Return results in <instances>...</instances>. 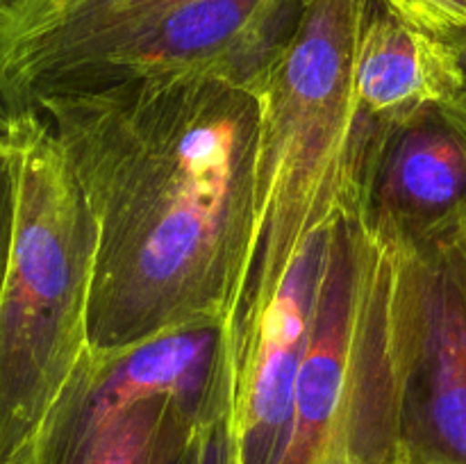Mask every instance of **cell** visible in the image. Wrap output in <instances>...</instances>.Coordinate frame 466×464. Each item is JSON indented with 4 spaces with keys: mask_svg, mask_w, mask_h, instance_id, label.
Masks as SVG:
<instances>
[{
    "mask_svg": "<svg viewBox=\"0 0 466 464\" xmlns=\"http://www.w3.org/2000/svg\"><path fill=\"white\" fill-rule=\"evenodd\" d=\"M96 223L91 355L226 328L253 230V82L155 77L36 100Z\"/></svg>",
    "mask_w": 466,
    "mask_h": 464,
    "instance_id": "obj_1",
    "label": "cell"
},
{
    "mask_svg": "<svg viewBox=\"0 0 466 464\" xmlns=\"http://www.w3.org/2000/svg\"><path fill=\"white\" fill-rule=\"evenodd\" d=\"M364 12L367 0H300L294 30L253 80L259 100L255 212L223 328L228 355L309 241L364 209L371 130L355 98Z\"/></svg>",
    "mask_w": 466,
    "mask_h": 464,
    "instance_id": "obj_2",
    "label": "cell"
},
{
    "mask_svg": "<svg viewBox=\"0 0 466 464\" xmlns=\"http://www.w3.org/2000/svg\"><path fill=\"white\" fill-rule=\"evenodd\" d=\"M423 253L364 209L328 230L280 464H405Z\"/></svg>",
    "mask_w": 466,
    "mask_h": 464,
    "instance_id": "obj_3",
    "label": "cell"
},
{
    "mask_svg": "<svg viewBox=\"0 0 466 464\" xmlns=\"http://www.w3.org/2000/svg\"><path fill=\"white\" fill-rule=\"evenodd\" d=\"M18 139L14 239L0 289V464H23L91 358L96 223L50 123Z\"/></svg>",
    "mask_w": 466,
    "mask_h": 464,
    "instance_id": "obj_4",
    "label": "cell"
},
{
    "mask_svg": "<svg viewBox=\"0 0 466 464\" xmlns=\"http://www.w3.org/2000/svg\"><path fill=\"white\" fill-rule=\"evenodd\" d=\"M300 0H191L50 77L39 94L96 89L155 77L253 82L278 53Z\"/></svg>",
    "mask_w": 466,
    "mask_h": 464,
    "instance_id": "obj_5",
    "label": "cell"
},
{
    "mask_svg": "<svg viewBox=\"0 0 466 464\" xmlns=\"http://www.w3.org/2000/svg\"><path fill=\"white\" fill-rule=\"evenodd\" d=\"M326 235L294 259L244 341L228 358L230 464H280L294 412V389L312 330Z\"/></svg>",
    "mask_w": 466,
    "mask_h": 464,
    "instance_id": "obj_6",
    "label": "cell"
},
{
    "mask_svg": "<svg viewBox=\"0 0 466 464\" xmlns=\"http://www.w3.org/2000/svg\"><path fill=\"white\" fill-rule=\"evenodd\" d=\"M364 212L419 250L466 235V103L371 136Z\"/></svg>",
    "mask_w": 466,
    "mask_h": 464,
    "instance_id": "obj_7",
    "label": "cell"
},
{
    "mask_svg": "<svg viewBox=\"0 0 466 464\" xmlns=\"http://www.w3.org/2000/svg\"><path fill=\"white\" fill-rule=\"evenodd\" d=\"M423 253L405 464H466V277L453 244Z\"/></svg>",
    "mask_w": 466,
    "mask_h": 464,
    "instance_id": "obj_8",
    "label": "cell"
},
{
    "mask_svg": "<svg viewBox=\"0 0 466 464\" xmlns=\"http://www.w3.org/2000/svg\"><path fill=\"white\" fill-rule=\"evenodd\" d=\"M355 98L371 136L432 107L466 103V64L449 39L367 0L355 53Z\"/></svg>",
    "mask_w": 466,
    "mask_h": 464,
    "instance_id": "obj_9",
    "label": "cell"
},
{
    "mask_svg": "<svg viewBox=\"0 0 466 464\" xmlns=\"http://www.w3.org/2000/svg\"><path fill=\"white\" fill-rule=\"evenodd\" d=\"M191 0H35L0 35V86L16 112H30L41 86Z\"/></svg>",
    "mask_w": 466,
    "mask_h": 464,
    "instance_id": "obj_10",
    "label": "cell"
},
{
    "mask_svg": "<svg viewBox=\"0 0 466 464\" xmlns=\"http://www.w3.org/2000/svg\"><path fill=\"white\" fill-rule=\"evenodd\" d=\"M209 412L177 398L146 400L96 432L80 464H171L189 449Z\"/></svg>",
    "mask_w": 466,
    "mask_h": 464,
    "instance_id": "obj_11",
    "label": "cell"
},
{
    "mask_svg": "<svg viewBox=\"0 0 466 464\" xmlns=\"http://www.w3.org/2000/svg\"><path fill=\"white\" fill-rule=\"evenodd\" d=\"M403 21L449 39L460 48L466 36V0H380Z\"/></svg>",
    "mask_w": 466,
    "mask_h": 464,
    "instance_id": "obj_12",
    "label": "cell"
},
{
    "mask_svg": "<svg viewBox=\"0 0 466 464\" xmlns=\"http://www.w3.org/2000/svg\"><path fill=\"white\" fill-rule=\"evenodd\" d=\"M18 191V139H0V289L7 273L14 239Z\"/></svg>",
    "mask_w": 466,
    "mask_h": 464,
    "instance_id": "obj_13",
    "label": "cell"
},
{
    "mask_svg": "<svg viewBox=\"0 0 466 464\" xmlns=\"http://www.w3.org/2000/svg\"><path fill=\"white\" fill-rule=\"evenodd\" d=\"M228 389L226 396L200 421L191 441V464H230L228 450Z\"/></svg>",
    "mask_w": 466,
    "mask_h": 464,
    "instance_id": "obj_14",
    "label": "cell"
},
{
    "mask_svg": "<svg viewBox=\"0 0 466 464\" xmlns=\"http://www.w3.org/2000/svg\"><path fill=\"white\" fill-rule=\"evenodd\" d=\"M30 112H16V109L12 107V103L7 100V96H5L3 86H0V139H14Z\"/></svg>",
    "mask_w": 466,
    "mask_h": 464,
    "instance_id": "obj_15",
    "label": "cell"
},
{
    "mask_svg": "<svg viewBox=\"0 0 466 464\" xmlns=\"http://www.w3.org/2000/svg\"><path fill=\"white\" fill-rule=\"evenodd\" d=\"M30 3H35V0H0V35L12 25L14 18Z\"/></svg>",
    "mask_w": 466,
    "mask_h": 464,
    "instance_id": "obj_16",
    "label": "cell"
},
{
    "mask_svg": "<svg viewBox=\"0 0 466 464\" xmlns=\"http://www.w3.org/2000/svg\"><path fill=\"white\" fill-rule=\"evenodd\" d=\"M451 244L455 246V253H458L460 264H462V271H464V277H466V235L460 237L458 241H451Z\"/></svg>",
    "mask_w": 466,
    "mask_h": 464,
    "instance_id": "obj_17",
    "label": "cell"
},
{
    "mask_svg": "<svg viewBox=\"0 0 466 464\" xmlns=\"http://www.w3.org/2000/svg\"><path fill=\"white\" fill-rule=\"evenodd\" d=\"M191 441H194V439H191ZM171 464H191V444H189V449H187L185 453L180 455V458H177V459H173Z\"/></svg>",
    "mask_w": 466,
    "mask_h": 464,
    "instance_id": "obj_18",
    "label": "cell"
},
{
    "mask_svg": "<svg viewBox=\"0 0 466 464\" xmlns=\"http://www.w3.org/2000/svg\"><path fill=\"white\" fill-rule=\"evenodd\" d=\"M460 53H462V57H464V64H466V36H464V41H462V44H460Z\"/></svg>",
    "mask_w": 466,
    "mask_h": 464,
    "instance_id": "obj_19",
    "label": "cell"
}]
</instances>
